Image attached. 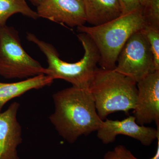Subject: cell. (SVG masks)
Returning <instances> with one entry per match:
<instances>
[{
    "mask_svg": "<svg viewBox=\"0 0 159 159\" xmlns=\"http://www.w3.org/2000/svg\"><path fill=\"white\" fill-rule=\"evenodd\" d=\"M53 99L54 111L49 119L59 135L68 143L73 144L81 136L99 129L102 120L88 89L72 86L55 93Z\"/></svg>",
    "mask_w": 159,
    "mask_h": 159,
    "instance_id": "cell-1",
    "label": "cell"
},
{
    "mask_svg": "<svg viewBox=\"0 0 159 159\" xmlns=\"http://www.w3.org/2000/svg\"><path fill=\"white\" fill-rule=\"evenodd\" d=\"M143 7L128 14L122 15L98 26L77 27L80 33L87 34L99 54L101 68L113 70L121 50L129 39L145 26Z\"/></svg>",
    "mask_w": 159,
    "mask_h": 159,
    "instance_id": "cell-2",
    "label": "cell"
},
{
    "mask_svg": "<svg viewBox=\"0 0 159 159\" xmlns=\"http://www.w3.org/2000/svg\"><path fill=\"white\" fill-rule=\"evenodd\" d=\"M77 36L84 50V54L79 61L69 63L60 58L54 46L39 39L31 32L27 34V39L35 44L47 58L48 66L46 68V75L54 80H63L71 83L73 86L88 89L99 63V52L87 34L80 33Z\"/></svg>",
    "mask_w": 159,
    "mask_h": 159,
    "instance_id": "cell-3",
    "label": "cell"
},
{
    "mask_svg": "<svg viewBox=\"0 0 159 159\" xmlns=\"http://www.w3.org/2000/svg\"><path fill=\"white\" fill-rule=\"evenodd\" d=\"M88 89L97 114L102 121L110 114L134 110L138 97L137 83L114 70L96 69Z\"/></svg>",
    "mask_w": 159,
    "mask_h": 159,
    "instance_id": "cell-4",
    "label": "cell"
},
{
    "mask_svg": "<svg viewBox=\"0 0 159 159\" xmlns=\"http://www.w3.org/2000/svg\"><path fill=\"white\" fill-rule=\"evenodd\" d=\"M47 72L24 50L16 29L0 26V76L6 79H27L46 75Z\"/></svg>",
    "mask_w": 159,
    "mask_h": 159,
    "instance_id": "cell-5",
    "label": "cell"
},
{
    "mask_svg": "<svg viewBox=\"0 0 159 159\" xmlns=\"http://www.w3.org/2000/svg\"><path fill=\"white\" fill-rule=\"evenodd\" d=\"M114 70L136 83L155 71L150 46L141 30L133 34L125 43Z\"/></svg>",
    "mask_w": 159,
    "mask_h": 159,
    "instance_id": "cell-6",
    "label": "cell"
},
{
    "mask_svg": "<svg viewBox=\"0 0 159 159\" xmlns=\"http://www.w3.org/2000/svg\"><path fill=\"white\" fill-rule=\"evenodd\" d=\"M157 127L156 129L139 125L134 116H129L121 121L106 119L97 130V136L106 145L114 142L117 136L123 135L138 140L144 146H148L159 135V126Z\"/></svg>",
    "mask_w": 159,
    "mask_h": 159,
    "instance_id": "cell-7",
    "label": "cell"
},
{
    "mask_svg": "<svg viewBox=\"0 0 159 159\" xmlns=\"http://www.w3.org/2000/svg\"><path fill=\"white\" fill-rule=\"evenodd\" d=\"M138 97L134 110L136 122L145 125L154 122L159 126V71L137 83Z\"/></svg>",
    "mask_w": 159,
    "mask_h": 159,
    "instance_id": "cell-8",
    "label": "cell"
},
{
    "mask_svg": "<svg viewBox=\"0 0 159 159\" xmlns=\"http://www.w3.org/2000/svg\"><path fill=\"white\" fill-rule=\"evenodd\" d=\"M36 7L39 18L71 28L86 23L83 0H42Z\"/></svg>",
    "mask_w": 159,
    "mask_h": 159,
    "instance_id": "cell-9",
    "label": "cell"
},
{
    "mask_svg": "<svg viewBox=\"0 0 159 159\" xmlns=\"http://www.w3.org/2000/svg\"><path fill=\"white\" fill-rule=\"evenodd\" d=\"M19 102H14L0 112V159H20L17 148L22 142V128L18 122Z\"/></svg>",
    "mask_w": 159,
    "mask_h": 159,
    "instance_id": "cell-10",
    "label": "cell"
},
{
    "mask_svg": "<svg viewBox=\"0 0 159 159\" xmlns=\"http://www.w3.org/2000/svg\"><path fill=\"white\" fill-rule=\"evenodd\" d=\"M54 80L48 75L40 74L19 82H0V112L5 104L11 99L31 90L39 89L51 85Z\"/></svg>",
    "mask_w": 159,
    "mask_h": 159,
    "instance_id": "cell-11",
    "label": "cell"
},
{
    "mask_svg": "<svg viewBox=\"0 0 159 159\" xmlns=\"http://www.w3.org/2000/svg\"><path fill=\"white\" fill-rule=\"evenodd\" d=\"M86 22L98 26L122 15L118 0H83Z\"/></svg>",
    "mask_w": 159,
    "mask_h": 159,
    "instance_id": "cell-12",
    "label": "cell"
},
{
    "mask_svg": "<svg viewBox=\"0 0 159 159\" xmlns=\"http://www.w3.org/2000/svg\"><path fill=\"white\" fill-rule=\"evenodd\" d=\"M16 13L34 20L39 18L37 12L29 7L25 0H0V26L6 25L9 18Z\"/></svg>",
    "mask_w": 159,
    "mask_h": 159,
    "instance_id": "cell-13",
    "label": "cell"
},
{
    "mask_svg": "<svg viewBox=\"0 0 159 159\" xmlns=\"http://www.w3.org/2000/svg\"><path fill=\"white\" fill-rule=\"evenodd\" d=\"M141 32L150 46L155 71H159V28L145 24Z\"/></svg>",
    "mask_w": 159,
    "mask_h": 159,
    "instance_id": "cell-14",
    "label": "cell"
},
{
    "mask_svg": "<svg viewBox=\"0 0 159 159\" xmlns=\"http://www.w3.org/2000/svg\"><path fill=\"white\" fill-rule=\"evenodd\" d=\"M143 13L146 24L159 28V0H148Z\"/></svg>",
    "mask_w": 159,
    "mask_h": 159,
    "instance_id": "cell-15",
    "label": "cell"
},
{
    "mask_svg": "<svg viewBox=\"0 0 159 159\" xmlns=\"http://www.w3.org/2000/svg\"><path fill=\"white\" fill-rule=\"evenodd\" d=\"M122 15L128 14L142 7L140 0H118Z\"/></svg>",
    "mask_w": 159,
    "mask_h": 159,
    "instance_id": "cell-16",
    "label": "cell"
},
{
    "mask_svg": "<svg viewBox=\"0 0 159 159\" xmlns=\"http://www.w3.org/2000/svg\"><path fill=\"white\" fill-rule=\"evenodd\" d=\"M114 150L120 159H138L134 156L130 151L123 145H117L114 148Z\"/></svg>",
    "mask_w": 159,
    "mask_h": 159,
    "instance_id": "cell-17",
    "label": "cell"
},
{
    "mask_svg": "<svg viewBox=\"0 0 159 159\" xmlns=\"http://www.w3.org/2000/svg\"><path fill=\"white\" fill-rule=\"evenodd\" d=\"M102 159H120L117 154L114 150L109 151L103 156Z\"/></svg>",
    "mask_w": 159,
    "mask_h": 159,
    "instance_id": "cell-18",
    "label": "cell"
},
{
    "mask_svg": "<svg viewBox=\"0 0 159 159\" xmlns=\"http://www.w3.org/2000/svg\"><path fill=\"white\" fill-rule=\"evenodd\" d=\"M157 139L158 140L157 145L155 154L152 157L149 159H159V135L158 136Z\"/></svg>",
    "mask_w": 159,
    "mask_h": 159,
    "instance_id": "cell-19",
    "label": "cell"
},
{
    "mask_svg": "<svg viewBox=\"0 0 159 159\" xmlns=\"http://www.w3.org/2000/svg\"><path fill=\"white\" fill-rule=\"evenodd\" d=\"M29 1H30L31 4H33L34 6L37 7L41 2L42 0H29Z\"/></svg>",
    "mask_w": 159,
    "mask_h": 159,
    "instance_id": "cell-20",
    "label": "cell"
},
{
    "mask_svg": "<svg viewBox=\"0 0 159 159\" xmlns=\"http://www.w3.org/2000/svg\"><path fill=\"white\" fill-rule=\"evenodd\" d=\"M148 0H140V4H141V6L143 7L144 6H145V4L147 3Z\"/></svg>",
    "mask_w": 159,
    "mask_h": 159,
    "instance_id": "cell-21",
    "label": "cell"
}]
</instances>
